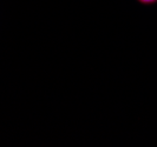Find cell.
Returning <instances> with one entry per match:
<instances>
[{"instance_id":"6da1fadb","label":"cell","mask_w":157,"mask_h":147,"mask_svg":"<svg viewBox=\"0 0 157 147\" xmlns=\"http://www.w3.org/2000/svg\"><path fill=\"white\" fill-rule=\"evenodd\" d=\"M138 1L142 5H145V6H150V5H155L157 4V0H136Z\"/></svg>"}]
</instances>
